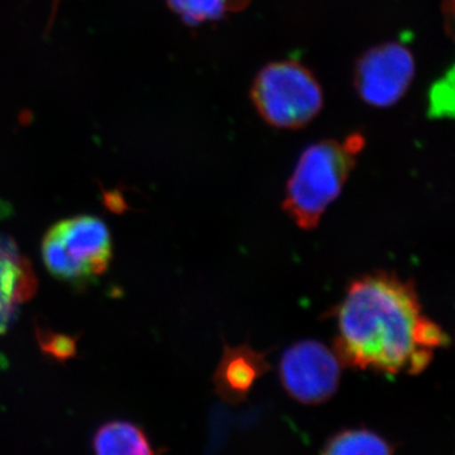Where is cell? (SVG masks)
I'll list each match as a JSON object with an SVG mask.
<instances>
[{
    "instance_id": "obj_1",
    "label": "cell",
    "mask_w": 455,
    "mask_h": 455,
    "mask_svg": "<svg viewBox=\"0 0 455 455\" xmlns=\"http://www.w3.org/2000/svg\"><path fill=\"white\" fill-rule=\"evenodd\" d=\"M421 316L412 283L387 272L357 278L335 311V353L343 366L387 374L421 373L434 355L416 343Z\"/></svg>"
},
{
    "instance_id": "obj_2",
    "label": "cell",
    "mask_w": 455,
    "mask_h": 455,
    "mask_svg": "<svg viewBox=\"0 0 455 455\" xmlns=\"http://www.w3.org/2000/svg\"><path fill=\"white\" fill-rule=\"evenodd\" d=\"M366 146L363 134L329 140L302 152L286 188L283 211L301 229H315L328 206L340 196Z\"/></svg>"
},
{
    "instance_id": "obj_3",
    "label": "cell",
    "mask_w": 455,
    "mask_h": 455,
    "mask_svg": "<svg viewBox=\"0 0 455 455\" xmlns=\"http://www.w3.org/2000/svg\"><path fill=\"white\" fill-rule=\"evenodd\" d=\"M251 95L263 121L283 130L309 124L324 103L315 76L295 60L265 66L254 79Z\"/></svg>"
},
{
    "instance_id": "obj_4",
    "label": "cell",
    "mask_w": 455,
    "mask_h": 455,
    "mask_svg": "<svg viewBox=\"0 0 455 455\" xmlns=\"http://www.w3.org/2000/svg\"><path fill=\"white\" fill-rule=\"evenodd\" d=\"M340 373V359L316 340L293 344L284 350L280 361L284 390L305 405H319L333 397L339 387Z\"/></svg>"
},
{
    "instance_id": "obj_5",
    "label": "cell",
    "mask_w": 455,
    "mask_h": 455,
    "mask_svg": "<svg viewBox=\"0 0 455 455\" xmlns=\"http://www.w3.org/2000/svg\"><path fill=\"white\" fill-rule=\"evenodd\" d=\"M415 76V59L405 44L387 42L367 51L355 65V85L370 106L388 108L406 94Z\"/></svg>"
},
{
    "instance_id": "obj_6",
    "label": "cell",
    "mask_w": 455,
    "mask_h": 455,
    "mask_svg": "<svg viewBox=\"0 0 455 455\" xmlns=\"http://www.w3.org/2000/svg\"><path fill=\"white\" fill-rule=\"evenodd\" d=\"M84 283L104 274L113 256L112 236L103 220L92 215H79L61 220L50 228Z\"/></svg>"
},
{
    "instance_id": "obj_7",
    "label": "cell",
    "mask_w": 455,
    "mask_h": 455,
    "mask_svg": "<svg viewBox=\"0 0 455 455\" xmlns=\"http://www.w3.org/2000/svg\"><path fill=\"white\" fill-rule=\"evenodd\" d=\"M36 289L31 263L18 252L13 239L0 235V335L13 323L18 305L29 300Z\"/></svg>"
},
{
    "instance_id": "obj_8",
    "label": "cell",
    "mask_w": 455,
    "mask_h": 455,
    "mask_svg": "<svg viewBox=\"0 0 455 455\" xmlns=\"http://www.w3.org/2000/svg\"><path fill=\"white\" fill-rule=\"evenodd\" d=\"M269 370L263 353L248 346L224 347V355L214 374L215 391L221 400L236 405L243 403L254 382Z\"/></svg>"
},
{
    "instance_id": "obj_9",
    "label": "cell",
    "mask_w": 455,
    "mask_h": 455,
    "mask_svg": "<svg viewBox=\"0 0 455 455\" xmlns=\"http://www.w3.org/2000/svg\"><path fill=\"white\" fill-rule=\"evenodd\" d=\"M92 448L98 454H154L147 434L128 421H110L99 427L92 439Z\"/></svg>"
},
{
    "instance_id": "obj_10",
    "label": "cell",
    "mask_w": 455,
    "mask_h": 455,
    "mask_svg": "<svg viewBox=\"0 0 455 455\" xmlns=\"http://www.w3.org/2000/svg\"><path fill=\"white\" fill-rule=\"evenodd\" d=\"M395 448L381 435L368 429H349L335 434L326 442L322 453L334 454H392Z\"/></svg>"
},
{
    "instance_id": "obj_11",
    "label": "cell",
    "mask_w": 455,
    "mask_h": 455,
    "mask_svg": "<svg viewBox=\"0 0 455 455\" xmlns=\"http://www.w3.org/2000/svg\"><path fill=\"white\" fill-rule=\"evenodd\" d=\"M250 0H167L185 22L191 26L220 20L227 14L242 11Z\"/></svg>"
},
{
    "instance_id": "obj_12",
    "label": "cell",
    "mask_w": 455,
    "mask_h": 455,
    "mask_svg": "<svg viewBox=\"0 0 455 455\" xmlns=\"http://www.w3.org/2000/svg\"><path fill=\"white\" fill-rule=\"evenodd\" d=\"M37 340L41 349L57 361H66L74 357L76 353V339L68 335L55 334L50 331L37 329Z\"/></svg>"
},
{
    "instance_id": "obj_13",
    "label": "cell",
    "mask_w": 455,
    "mask_h": 455,
    "mask_svg": "<svg viewBox=\"0 0 455 455\" xmlns=\"http://www.w3.org/2000/svg\"><path fill=\"white\" fill-rule=\"evenodd\" d=\"M453 71L451 70L431 88L429 112L436 118L453 113Z\"/></svg>"
},
{
    "instance_id": "obj_14",
    "label": "cell",
    "mask_w": 455,
    "mask_h": 455,
    "mask_svg": "<svg viewBox=\"0 0 455 455\" xmlns=\"http://www.w3.org/2000/svg\"><path fill=\"white\" fill-rule=\"evenodd\" d=\"M443 14H444L445 31L451 35L454 20V0H443Z\"/></svg>"
}]
</instances>
